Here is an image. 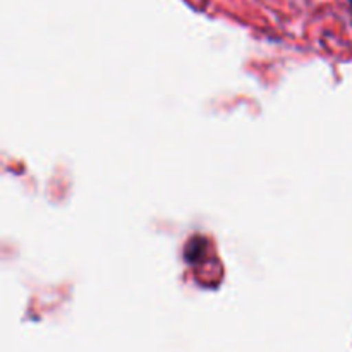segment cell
<instances>
[{
  "label": "cell",
  "mask_w": 352,
  "mask_h": 352,
  "mask_svg": "<svg viewBox=\"0 0 352 352\" xmlns=\"http://www.w3.org/2000/svg\"><path fill=\"white\" fill-rule=\"evenodd\" d=\"M351 2H352V0H351Z\"/></svg>",
  "instance_id": "obj_1"
}]
</instances>
